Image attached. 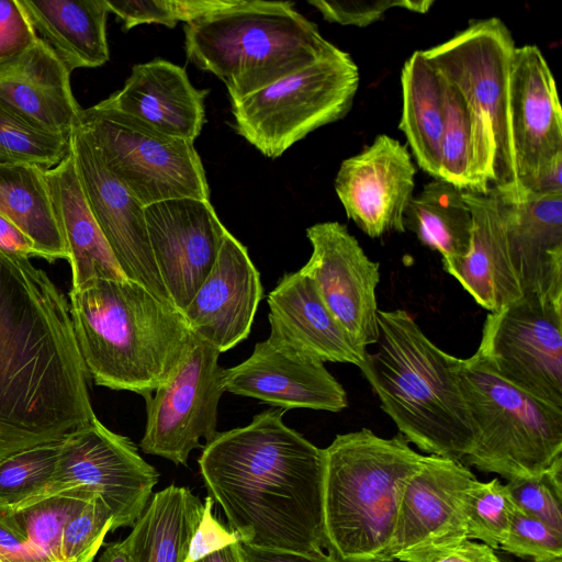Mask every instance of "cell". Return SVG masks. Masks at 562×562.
Instances as JSON below:
<instances>
[{
  "mask_svg": "<svg viewBox=\"0 0 562 562\" xmlns=\"http://www.w3.org/2000/svg\"><path fill=\"white\" fill-rule=\"evenodd\" d=\"M88 375L63 292L0 251V459L92 422Z\"/></svg>",
  "mask_w": 562,
  "mask_h": 562,
  "instance_id": "6da1fadb",
  "label": "cell"
},
{
  "mask_svg": "<svg viewBox=\"0 0 562 562\" xmlns=\"http://www.w3.org/2000/svg\"><path fill=\"white\" fill-rule=\"evenodd\" d=\"M282 408L217 432L198 460L210 496L240 542L310 554L326 551L325 456L282 419Z\"/></svg>",
  "mask_w": 562,
  "mask_h": 562,
  "instance_id": "7a4b0ae2",
  "label": "cell"
},
{
  "mask_svg": "<svg viewBox=\"0 0 562 562\" xmlns=\"http://www.w3.org/2000/svg\"><path fill=\"white\" fill-rule=\"evenodd\" d=\"M69 297L79 351L97 385L146 401L193 341L183 314L132 280H95Z\"/></svg>",
  "mask_w": 562,
  "mask_h": 562,
  "instance_id": "3957f363",
  "label": "cell"
},
{
  "mask_svg": "<svg viewBox=\"0 0 562 562\" xmlns=\"http://www.w3.org/2000/svg\"><path fill=\"white\" fill-rule=\"evenodd\" d=\"M374 351L358 367L383 412L409 443L462 462L476 432L456 372L457 357L436 346L404 310L378 313Z\"/></svg>",
  "mask_w": 562,
  "mask_h": 562,
  "instance_id": "277c9868",
  "label": "cell"
},
{
  "mask_svg": "<svg viewBox=\"0 0 562 562\" xmlns=\"http://www.w3.org/2000/svg\"><path fill=\"white\" fill-rule=\"evenodd\" d=\"M324 456L327 553L337 562H389L402 493L425 456L401 434L368 428L337 435Z\"/></svg>",
  "mask_w": 562,
  "mask_h": 562,
  "instance_id": "5b68a950",
  "label": "cell"
},
{
  "mask_svg": "<svg viewBox=\"0 0 562 562\" xmlns=\"http://www.w3.org/2000/svg\"><path fill=\"white\" fill-rule=\"evenodd\" d=\"M188 59L220 78L231 101L294 74L337 47L291 1L236 0L184 26Z\"/></svg>",
  "mask_w": 562,
  "mask_h": 562,
  "instance_id": "8992f818",
  "label": "cell"
},
{
  "mask_svg": "<svg viewBox=\"0 0 562 562\" xmlns=\"http://www.w3.org/2000/svg\"><path fill=\"white\" fill-rule=\"evenodd\" d=\"M516 48L497 18L470 22L450 40L423 50L460 92L475 137L474 171L482 194L518 189L509 130V77Z\"/></svg>",
  "mask_w": 562,
  "mask_h": 562,
  "instance_id": "52a82bcc",
  "label": "cell"
},
{
  "mask_svg": "<svg viewBox=\"0 0 562 562\" xmlns=\"http://www.w3.org/2000/svg\"><path fill=\"white\" fill-rule=\"evenodd\" d=\"M456 372L476 438L468 465L508 480L535 476L562 456V408L503 379L475 351Z\"/></svg>",
  "mask_w": 562,
  "mask_h": 562,
  "instance_id": "ba28073f",
  "label": "cell"
},
{
  "mask_svg": "<svg viewBox=\"0 0 562 562\" xmlns=\"http://www.w3.org/2000/svg\"><path fill=\"white\" fill-rule=\"evenodd\" d=\"M359 69L338 47L241 99L231 101L236 132L262 155L278 158L293 144L351 109Z\"/></svg>",
  "mask_w": 562,
  "mask_h": 562,
  "instance_id": "9c48e42d",
  "label": "cell"
},
{
  "mask_svg": "<svg viewBox=\"0 0 562 562\" xmlns=\"http://www.w3.org/2000/svg\"><path fill=\"white\" fill-rule=\"evenodd\" d=\"M79 126L105 168L142 205L183 198L210 200L206 175L192 142L98 103L82 109Z\"/></svg>",
  "mask_w": 562,
  "mask_h": 562,
  "instance_id": "30bf717a",
  "label": "cell"
},
{
  "mask_svg": "<svg viewBox=\"0 0 562 562\" xmlns=\"http://www.w3.org/2000/svg\"><path fill=\"white\" fill-rule=\"evenodd\" d=\"M476 351L510 384L562 408V302L521 296L490 312Z\"/></svg>",
  "mask_w": 562,
  "mask_h": 562,
  "instance_id": "8fae6325",
  "label": "cell"
},
{
  "mask_svg": "<svg viewBox=\"0 0 562 562\" xmlns=\"http://www.w3.org/2000/svg\"><path fill=\"white\" fill-rule=\"evenodd\" d=\"M218 350L201 339L193 341L171 376L146 400L147 420L140 448L147 454L186 465L201 439L212 440L224 387Z\"/></svg>",
  "mask_w": 562,
  "mask_h": 562,
  "instance_id": "7c38bea8",
  "label": "cell"
},
{
  "mask_svg": "<svg viewBox=\"0 0 562 562\" xmlns=\"http://www.w3.org/2000/svg\"><path fill=\"white\" fill-rule=\"evenodd\" d=\"M158 476L128 437L113 432L95 417L60 440L48 491L81 486L98 494L112 513L114 531L134 526Z\"/></svg>",
  "mask_w": 562,
  "mask_h": 562,
  "instance_id": "4fadbf2b",
  "label": "cell"
},
{
  "mask_svg": "<svg viewBox=\"0 0 562 562\" xmlns=\"http://www.w3.org/2000/svg\"><path fill=\"white\" fill-rule=\"evenodd\" d=\"M306 236L312 254L300 271L314 282L330 313L358 346L367 349L374 345L380 263L371 260L338 222L314 224Z\"/></svg>",
  "mask_w": 562,
  "mask_h": 562,
  "instance_id": "5bb4252c",
  "label": "cell"
},
{
  "mask_svg": "<svg viewBox=\"0 0 562 562\" xmlns=\"http://www.w3.org/2000/svg\"><path fill=\"white\" fill-rule=\"evenodd\" d=\"M69 140L87 204L123 273L172 305L151 251L145 206L105 168L79 125Z\"/></svg>",
  "mask_w": 562,
  "mask_h": 562,
  "instance_id": "9a60e30c",
  "label": "cell"
},
{
  "mask_svg": "<svg viewBox=\"0 0 562 562\" xmlns=\"http://www.w3.org/2000/svg\"><path fill=\"white\" fill-rule=\"evenodd\" d=\"M509 130L518 189L532 191L562 164V113L551 69L536 45L515 48L509 77Z\"/></svg>",
  "mask_w": 562,
  "mask_h": 562,
  "instance_id": "2e32d148",
  "label": "cell"
},
{
  "mask_svg": "<svg viewBox=\"0 0 562 562\" xmlns=\"http://www.w3.org/2000/svg\"><path fill=\"white\" fill-rule=\"evenodd\" d=\"M145 220L161 281L182 313L210 273L228 231L210 200L153 203L145 206Z\"/></svg>",
  "mask_w": 562,
  "mask_h": 562,
  "instance_id": "e0dca14e",
  "label": "cell"
},
{
  "mask_svg": "<svg viewBox=\"0 0 562 562\" xmlns=\"http://www.w3.org/2000/svg\"><path fill=\"white\" fill-rule=\"evenodd\" d=\"M416 167L407 147L378 135L360 154L345 159L335 190L347 216L370 237L404 233V213L413 198Z\"/></svg>",
  "mask_w": 562,
  "mask_h": 562,
  "instance_id": "ac0fdd59",
  "label": "cell"
},
{
  "mask_svg": "<svg viewBox=\"0 0 562 562\" xmlns=\"http://www.w3.org/2000/svg\"><path fill=\"white\" fill-rule=\"evenodd\" d=\"M510 261L522 296L562 302V192H499Z\"/></svg>",
  "mask_w": 562,
  "mask_h": 562,
  "instance_id": "d6986e66",
  "label": "cell"
},
{
  "mask_svg": "<svg viewBox=\"0 0 562 562\" xmlns=\"http://www.w3.org/2000/svg\"><path fill=\"white\" fill-rule=\"evenodd\" d=\"M262 294L247 248L227 232L215 263L182 314L191 331L221 353L248 337Z\"/></svg>",
  "mask_w": 562,
  "mask_h": 562,
  "instance_id": "ffe728a7",
  "label": "cell"
},
{
  "mask_svg": "<svg viewBox=\"0 0 562 562\" xmlns=\"http://www.w3.org/2000/svg\"><path fill=\"white\" fill-rule=\"evenodd\" d=\"M476 480L460 461L425 456L402 493L389 562L415 547L465 538V498Z\"/></svg>",
  "mask_w": 562,
  "mask_h": 562,
  "instance_id": "44dd1931",
  "label": "cell"
},
{
  "mask_svg": "<svg viewBox=\"0 0 562 562\" xmlns=\"http://www.w3.org/2000/svg\"><path fill=\"white\" fill-rule=\"evenodd\" d=\"M225 391L274 407L340 412L348 406L344 386L317 362L268 338L241 363L224 369Z\"/></svg>",
  "mask_w": 562,
  "mask_h": 562,
  "instance_id": "7402d4cb",
  "label": "cell"
},
{
  "mask_svg": "<svg viewBox=\"0 0 562 562\" xmlns=\"http://www.w3.org/2000/svg\"><path fill=\"white\" fill-rule=\"evenodd\" d=\"M267 302L270 341L322 363L359 367L363 361L367 349L351 339L300 270L284 273Z\"/></svg>",
  "mask_w": 562,
  "mask_h": 562,
  "instance_id": "603a6c76",
  "label": "cell"
},
{
  "mask_svg": "<svg viewBox=\"0 0 562 562\" xmlns=\"http://www.w3.org/2000/svg\"><path fill=\"white\" fill-rule=\"evenodd\" d=\"M207 92L191 83L184 68L154 59L133 66L122 89L98 104L193 143L205 122Z\"/></svg>",
  "mask_w": 562,
  "mask_h": 562,
  "instance_id": "cb8c5ba5",
  "label": "cell"
},
{
  "mask_svg": "<svg viewBox=\"0 0 562 562\" xmlns=\"http://www.w3.org/2000/svg\"><path fill=\"white\" fill-rule=\"evenodd\" d=\"M0 101L40 126L69 137L82 109L70 85V72L37 37L22 54L0 63Z\"/></svg>",
  "mask_w": 562,
  "mask_h": 562,
  "instance_id": "d4e9b609",
  "label": "cell"
},
{
  "mask_svg": "<svg viewBox=\"0 0 562 562\" xmlns=\"http://www.w3.org/2000/svg\"><path fill=\"white\" fill-rule=\"evenodd\" d=\"M472 214L468 252L443 261L453 277L481 307L496 312L522 296L506 239L505 222L496 195L463 191Z\"/></svg>",
  "mask_w": 562,
  "mask_h": 562,
  "instance_id": "484cf974",
  "label": "cell"
},
{
  "mask_svg": "<svg viewBox=\"0 0 562 562\" xmlns=\"http://www.w3.org/2000/svg\"><path fill=\"white\" fill-rule=\"evenodd\" d=\"M46 179L68 252L72 289L95 280L127 279L87 204L71 149L57 166L46 170Z\"/></svg>",
  "mask_w": 562,
  "mask_h": 562,
  "instance_id": "4316f807",
  "label": "cell"
},
{
  "mask_svg": "<svg viewBox=\"0 0 562 562\" xmlns=\"http://www.w3.org/2000/svg\"><path fill=\"white\" fill-rule=\"evenodd\" d=\"M36 36L71 74L109 61L106 0H18Z\"/></svg>",
  "mask_w": 562,
  "mask_h": 562,
  "instance_id": "83f0119b",
  "label": "cell"
},
{
  "mask_svg": "<svg viewBox=\"0 0 562 562\" xmlns=\"http://www.w3.org/2000/svg\"><path fill=\"white\" fill-rule=\"evenodd\" d=\"M204 504L189 488L154 494L124 543L132 562H186Z\"/></svg>",
  "mask_w": 562,
  "mask_h": 562,
  "instance_id": "f1b7e54d",
  "label": "cell"
},
{
  "mask_svg": "<svg viewBox=\"0 0 562 562\" xmlns=\"http://www.w3.org/2000/svg\"><path fill=\"white\" fill-rule=\"evenodd\" d=\"M401 86L403 103L398 128L417 165L434 179H439L443 92L440 76L423 50H415L405 61Z\"/></svg>",
  "mask_w": 562,
  "mask_h": 562,
  "instance_id": "f546056e",
  "label": "cell"
},
{
  "mask_svg": "<svg viewBox=\"0 0 562 562\" xmlns=\"http://www.w3.org/2000/svg\"><path fill=\"white\" fill-rule=\"evenodd\" d=\"M0 214L33 243L38 257L68 259L49 194L46 169L35 165H0Z\"/></svg>",
  "mask_w": 562,
  "mask_h": 562,
  "instance_id": "4dcf8cb0",
  "label": "cell"
},
{
  "mask_svg": "<svg viewBox=\"0 0 562 562\" xmlns=\"http://www.w3.org/2000/svg\"><path fill=\"white\" fill-rule=\"evenodd\" d=\"M404 228L441 255L442 262L463 257L470 246L472 214L463 191L434 179L413 195L405 213Z\"/></svg>",
  "mask_w": 562,
  "mask_h": 562,
  "instance_id": "1f68e13d",
  "label": "cell"
},
{
  "mask_svg": "<svg viewBox=\"0 0 562 562\" xmlns=\"http://www.w3.org/2000/svg\"><path fill=\"white\" fill-rule=\"evenodd\" d=\"M94 494L81 486L47 490L11 508V512L35 550L50 562H63L60 540L64 527Z\"/></svg>",
  "mask_w": 562,
  "mask_h": 562,
  "instance_id": "d6a6232c",
  "label": "cell"
},
{
  "mask_svg": "<svg viewBox=\"0 0 562 562\" xmlns=\"http://www.w3.org/2000/svg\"><path fill=\"white\" fill-rule=\"evenodd\" d=\"M439 76L445 103L439 180L482 194L474 171L475 137L469 109L457 88Z\"/></svg>",
  "mask_w": 562,
  "mask_h": 562,
  "instance_id": "836d02e7",
  "label": "cell"
},
{
  "mask_svg": "<svg viewBox=\"0 0 562 562\" xmlns=\"http://www.w3.org/2000/svg\"><path fill=\"white\" fill-rule=\"evenodd\" d=\"M69 137L41 128L0 101V165L54 168L68 155Z\"/></svg>",
  "mask_w": 562,
  "mask_h": 562,
  "instance_id": "e575fe53",
  "label": "cell"
},
{
  "mask_svg": "<svg viewBox=\"0 0 562 562\" xmlns=\"http://www.w3.org/2000/svg\"><path fill=\"white\" fill-rule=\"evenodd\" d=\"M60 440L0 459V505L15 508L45 493L53 480Z\"/></svg>",
  "mask_w": 562,
  "mask_h": 562,
  "instance_id": "d590c367",
  "label": "cell"
},
{
  "mask_svg": "<svg viewBox=\"0 0 562 562\" xmlns=\"http://www.w3.org/2000/svg\"><path fill=\"white\" fill-rule=\"evenodd\" d=\"M512 507L505 484L498 479L476 480L465 498V538L498 549L509 530Z\"/></svg>",
  "mask_w": 562,
  "mask_h": 562,
  "instance_id": "8d00e7d4",
  "label": "cell"
},
{
  "mask_svg": "<svg viewBox=\"0 0 562 562\" xmlns=\"http://www.w3.org/2000/svg\"><path fill=\"white\" fill-rule=\"evenodd\" d=\"M235 2L236 0H106L109 11L117 16L125 31L150 23L175 27L178 22H193Z\"/></svg>",
  "mask_w": 562,
  "mask_h": 562,
  "instance_id": "74e56055",
  "label": "cell"
},
{
  "mask_svg": "<svg viewBox=\"0 0 562 562\" xmlns=\"http://www.w3.org/2000/svg\"><path fill=\"white\" fill-rule=\"evenodd\" d=\"M512 502L562 535V456L541 473L505 484Z\"/></svg>",
  "mask_w": 562,
  "mask_h": 562,
  "instance_id": "f35d334b",
  "label": "cell"
},
{
  "mask_svg": "<svg viewBox=\"0 0 562 562\" xmlns=\"http://www.w3.org/2000/svg\"><path fill=\"white\" fill-rule=\"evenodd\" d=\"M113 516L94 494L65 525L60 553L63 562H92L112 529Z\"/></svg>",
  "mask_w": 562,
  "mask_h": 562,
  "instance_id": "ab89813d",
  "label": "cell"
},
{
  "mask_svg": "<svg viewBox=\"0 0 562 562\" xmlns=\"http://www.w3.org/2000/svg\"><path fill=\"white\" fill-rule=\"evenodd\" d=\"M498 549L532 562H562V535L513 503L509 530Z\"/></svg>",
  "mask_w": 562,
  "mask_h": 562,
  "instance_id": "60d3db41",
  "label": "cell"
},
{
  "mask_svg": "<svg viewBox=\"0 0 562 562\" xmlns=\"http://www.w3.org/2000/svg\"><path fill=\"white\" fill-rule=\"evenodd\" d=\"M308 3L328 22L366 27L382 20L385 12L392 8L425 13L434 4V0H308Z\"/></svg>",
  "mask_w": 562,
  "mask_h": 562,
  "instance_id": "b9f144b4",
  "label": "cell"
},
{
  "mask_svg": "<svg viewBox=\"0 0 562 562\" xmlns=\"http://www.w3.org/2000/svg\"><path fill=\"white\" fill-rule=\"evenodd\" d=\"M401 562H501L488 546L465 538L426 543L398 553Z\"/></svg>",
  "mask_w": 562,
  "mask_h": 562,
  "instance_id": "7bdbcfd3",
  "label": "cell"
},
{
  "mask_svg": "<svg viewBox=\"0 0 562 562\" xmlns=\"http://www.w3.org/2000/svg\"><path fill=\"white\" fill-rule=\"evenodd\" d=\"M37 36L18 0H0V63L33 45Z\"/></svg>",
  "mask_w": 562,
  "mask_h": 562,
  "instance_id": "ee69618b",
  "label": "cell"
},
{
  "mask_svg": "<svg viewBox=\"0 0 562 562\" xmlns=\"http://www.w3.org/2000/svg\"><path fill=\"white\" fill-rule=\"evenodd\" d=\"M214 499L207 496L204 510L190 543L186 562H195L215 551L240 541L239 536L221 524L212 513Z\"/></svg>",
  "mask_w": 562,
  "mask_h": 562,
  "instance_id": "f6af8a7d",
  "label": "cell"
},
{
  "mask_svg": "<svg viewBox=\"0 0 562 562\" xmlns=\"http://www.w3.org/2000/svg\"><path fill=\"white\" fill-rule=\"evenodd\" d=\"M0 562H50L35 550L11 508L0 505Z\"/></svg>",
  "mask_w": 562,
  "mask_h": 562,
  "instance_id": "bcb514c9",
  "label": "cell"
},
{
  "mask_svg": "<svg viewBox=\"0 0 562 562\" xmlns=\"http://www.w3.org/2000/svg\"><path fill=\"white\" fill-rule=\"evenodd\" d=\"M244 562H337L329 553L310 554L281 549L258 548L240 542Z\"/></svg>",
  "mask_w": 562,
  "mask_h": 562,
  "instance_id": "7dc6e473",
  "label": "cell"
},
{
  "mask_svg": "<svg viewBox=\"0 0 562 562\" xmlns=\"http://www.w3.org/2000/svg\"><path fill=\"white\" fill-rule=\"evenodd\" d=\"M0 251L12 258L38 257L32 240L10 220L0 214Z\"/></svg>",
  "mask_w": 562,
  "mask_h": 562,
  "instance_id": "c3c4849f",
  "label": "cell"
},
{
  "mask_svg": "<svg viewBox=\"0 0 562 562\" xmlns=\"http://www.w3.org/2000/svg\"><path fill=\"white\" fill-rule=\"evenodd\" d=\"M195 562H244L240 543L229 544Z\"/></svg>",
  "mask_w": 562,
  "mask_h": 562,
  "instance_id": "681fc988",
  "label": "cell"
},
{
  "mask_svg": "<svg viewBox=\"0 0 562 562\" xmlns=\"http://www.w3.org/2000/svg\"><path fill=\"white\" fill-rule=\"evenodd\" d=\"M98 562H132V560L124 541H120L108 546Z\"/></svg>",
  "mask_w": 562,
  "mask_h": 562,
  "instance_id": "f907efd6",
  "label": "cell"
},
{
  "mask_svg": "<svg viewBox=\"0 0 562 562\" xmlns=\"http://www.w3.org/2000/svg\"><path fill=\"white\" fill-rule=\"evenodd\" d=\"M501 562H505V561L502 560Z\"/></svg>",
  "mask_w": 562,
  "mask_h": 562,
  "instance_id": "816d5d0a",
  "label": "cell"
}]
</instances>
